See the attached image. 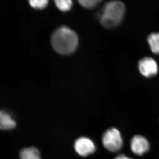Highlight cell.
<instances>
[{
  "mask_svg": "<svg viewBox=\"0 0 159 159\" xmlns=\"http://www.w3.org/2000/svg\"><path fill=\"white\" fill-rule=\"evenodd\" d=\"M51 44L54 51L60 54L67 55L74 52L78 44L77 34L67 27L57 29L52 34Z\"/></svg>",
  "mask_w": 159,
  "mask_h": 159,
  "instance_id": "cell-1",
  "label": "cell"
},
{
  "mask_svg": "<svg viewBox=\"0 0 159 159\" xmlns=\"http://www.w3.org/2000/svg\"><path fill=\"white\" fill-rule=\"evenodd\" d=\"M125 12L124 4L120 1H110L103 6L100 21L103 27L113 29L122 22Z\"/></svg>",
  "mask_w": 159,
  "mask_h": 159,
  "instance_id": "cell-2",
  "label": "cell"
},
{
  "mask_svg": "<svg viewBox=\"0 0 159 159\" xmlns=\"http://www.w3.org/2000/svg\"><path fill=\"white\" fill-rule=\"evenodd\" d=\"M102 143L104 147L109 151L112 152L119 151L123 145L121 134L116 128L108 129L103 134Z\"/></svg>",
  "mask_w": 159,
  "mask_h": 159,
  "instance_id": "cell-3",
  "label": "cell"
},
{
  "mask_svg": "<svg viewBox=\"0 0 159 159\" xmlns=\"http://www.w3.org/2000/svg\"><path fill=\"white\" fill-rule=\"evenodd\" d=\"M138 67L144 77L149 78L155 76L158 72V66L154 59L150 57H144L138 63Z\"/></svg>",
  "mask_w": 159,
  "mask_h": 159,
  "instance_id": "cell-4",
  "label": "cell"
},
{
  "mask_svg": "<svg viewBox=\"0 0 159 159\" xmlns=\"http://www.w3.org/2000/svg\"><path fill=\"white\" fill-rule=\"evenodd\" d=\"M74 148L79 155L86 157L95 152L96 146L90 139L86 137H81L75 141Z\"/></svg>",
  "mask_w": 159,
  "mask_h": 159,
  "instance_id": "cell-5",
  "label": "cell"
},
{
  "mask_svg": "<svg viewBox=\"0 0 159 159\" xmlns=\"http://www.w3.org/2000/svg\"><path fill=\"white\" fill-rule=\"evenodd\" d=\"M130 147L133 153L138 155H142L149 150V142L144 137L136 135L133 137L130 142Z\"/></svg>",
  "mask_w": 159,
  "mask_h": 159,
  "instance_id": "cell-6",
  "label": "cell"
},
{
  "mask_svg": "<svg viewBox=\"0 0 159 159\" xmlns=\"http://www.w3.org/2000/svg\"><path fill=\"white\" fill-rule=\"evenodd\" d=\"M16 122L11 116L4 111L0 112V127L3 130H10L16 126Z\"/></svg>",
  "mask_w": 159,
  "mask_h": 159,
  "instance_id": "cell-7",
  "label": "cell"
},
{
  "mask_svg": "<svg viewBox=\"0 0 159 159\" xmlns=\"http://www.w3.org/2000/svg\"><path fill=\"white\" fill-rule=\"evenodd\" d=\"M21 159H41L39 151L34 147L23 148L20 152Z\"/></svg>",
  "mask_w": 159,
  "mask_h": 159,
  "instance_id": "cell-8",
  "label": "cell"
},
{
  "mask_svg": "<svg viewBox=\"0 0 159 159\" xmlns=\"http://www.w3.org/2000/svg\"><path fill=\"white\" fill-rule=\"evenodd\" d=\"M147 41L151 51L156 54H159V33H152L147 38Z\"/></svg>",
  "mask_w": 159,
  "mask_h": 159,
  "instance_id": "cell-9",
  "label": "cell"
},
{
  "mask_svg": "<svg viewBox=\"0 0 159 159\" xmlns=\"http://www.w3.org/2000/svg\"><path fill=\"white\" fill-rule=\"evenodd\" d=\"M55 3L59 10L63 11H69L72 6V2L70 0H57Z\"/></svg>",
  "mask_w": 159,
  "mask_h": 159,
  "instance_id": "cell-10",
  "label": "cell"
},
{
  "mask_svg": "<svg viewBox=\"0 0 159 159\" xmlns=\"http://www.w3.org/2000/svg\"><path fill=\"white\" fill-rule=\"evenodd\" d=\"M79 4L84 8L88 9H93L96 8L102 2L100 0H80L78 1Z\"/></svg>",
  "mask_w": 159,
  "mask_h": 159,
  "instance_id": "cell-11",
  "label": "cell"
},
{
  "mask_svg": "<svg viewBox=\"0 0 159 159\" xmlns=\"http://www.w3.org/2000/svg\"><path fill=\"white\" fill-rule=\"evenodd\" d=\"M48 1L47 0H31L29 1L30 6L35 9H42L48 5Z\"/></svg>",
  "mask_w": 159,
  "mask_h": 159,
  "instance_id": "cell-12",
  "label": "cell"
},
{
  "mask_svg": "<svg viewBox=\"0 0 159 159\" xmlns=\"http://www.w3.org/2000/svg\"><path fill=\"white\" fill-rule=\"evenodd\" d=\"M115 159H132L130 158L129 157L126 156L125 155L121 154L119 155L118 156L116 157Z\"/></svg>",
  "mask_w": 159,
  "mask_h": 159,
  "instance_id": "cell-13",
  "label": "cell"
}]
</instances>
